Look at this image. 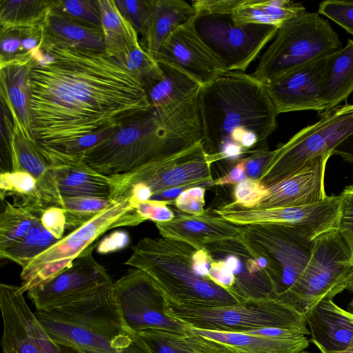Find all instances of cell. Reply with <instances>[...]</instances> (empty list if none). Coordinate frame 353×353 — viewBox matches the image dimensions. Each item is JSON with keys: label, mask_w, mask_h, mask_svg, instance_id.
<instances>
[{"label": "cell", "mask_w": 353, "mask_h": 353, "mask_svg": "<svg viewBox=\"0 0 353 353\" xmlns=\"http://www.w3.org/2000/svg\"><path fill=\"white\" fill-rule=\"evenodd\" d=\"M3 353H81L53 340L30 309L20 286L0 285Z\"/></svg>", "instance_id": "e0dca14e"}, {"label": "cell", "mask_w": 353, "mask_h": 353, "mask_svg": "<svg viewBox=\"0 0 353 353\" xmlns=\"http://www.w3.org/2000/svg\"><path fill=\"white\" fill-rule=\"evenodd\" d=\"M240 229L247 248L267 261L273 297L281 300L303 272L313 239L304 230L284 224L240 225Z\"/></svg>", "instance_id": "8fae6325"}, {"label": "cell", "mask_w": 353, "mask_h": 353, "mask_svg": "<svg viewBox=\"0 0 353 353\" xmlns=\"http://www.w3.org/2000/svg\"><path fill=\"white\" fill-rule=\"evenodd\" d=\"M328 158L317 157L294 173L268 187L269 194L255 208L297 207L316 203L327 196L325 172Z\"/></svg>", "instance_id": "603a6c76"}, {"label": "cell", "mask_w": 353, "mask_h": 353, "mask_svg": "<svg viewBox=\"0 0 353 353\" xmlns=\"http://www.w3.org/2000/svg\"><path fill=\"white\" fill-rule=\"evenodd\" d=\"M0 215V250L19 241L33 228L40 217L4 199Z\"/></svg>", "instance_id": "d590c367"}, {"label": "cell", "mask_w": 353, "mask_h": 353, "mask_svg": "<svg viewBox=\"0 0 353 353\" xmlns=\"http://www.w3.org/2000/svg\"><path fill=\"white\" fill-rule=\"evenodd\" d=\"M196 15L194 8L183 0H153L152 10L144 36L148 54L157 61L165 39L179 26Z\"/></svg>", "instance_id": "f1b7e54d"}, {"label": "cell", "mask_w": 353, "mask_h": 353, "mask_svg": "<svg viewBox=\"0 0 353 353\" xmlns=\"http://www.w3.org/2000/svg\"><path fill=\"white\" fill-rule=\"evenodd\" d=\"M212 163L201 142H199L166 159L110 175L112 186L111 198L124 197L132 185L139 183L148 185L152 196L172 188L188 189L212 183Z\"/></svg>", "instance_id": "4fadbf2b"}, {"label": "cell", "mask_w": 353, "mask_h": 353, "mask_svg": "<svg viewBox=\"0 0 353 353\" xmlns=\"http://www.w3.org/2000/svg\"><path fill=\"white\" fill-rule=\"evenodd\" d=\"M98 243L97 241L86 248L70 268L28 291L37 310L79 300L113 285L105 267L93 257L92 252Z\"/></svg>", "instance_id": "d6986e66"}, {"label": "cell", "mask_w": 353, "mask_h": 353, "mask_svg": "<svg viewBox=\"0 0 353 353\" xmlns=\"http://www.w3.org/2000/svg\"><path fill=\"white\" fill-rule=\"evenodd\" d=\"M42 27L44 34L55 40L83 50L105 52L102 30L76 21L54 6L48 12Z\"/></svg>", "instance_id": "4dcf8cb0"}, {"label": "cell", "mask_w": 353, "mask_h": 353, "mask_svg": "<svg viewBox=\"0 0 353 353\" xmlns=\"http://www.w3.org/2000/svg\"><path fill=\"white\" fill-rule=\"evenodd\" d=\"M59 240V239H57L50 231L43 226L35 248V257L48 250Z\"/></svg>", "instance_id": "94428289"}, {"label": "cell", "mask_w": 353, "mask_h": 353, "mask_svg": "<svg viewBox=\"0 0 353 353\" xmlns=\"http://www.w3.org/2000/svg\"><path fill=\"white\" fill-rule=\"evenodd\" d=\"M132 250L124 264L148 273L169 303L217 307L246 300L210 279L214 260L204 248L161 236L143 238Z\"/></svg>", "instance_id": "3957f363"}, {"label": "cell", "mask_w": 353, "mask_h": 353, "mask_svg": "<svg viewBox=\"0 0 353 353\" xmlns=\"http://www.w3.org/2000/svg\"><path fill=\"white\" fill-rule=\"evenodd\" d=\"M205 188L201 186L184 190L174 200L175 206L182 212L201 215L205 209Z\"/></svg>", "instance_id": "681fc988"}, {"label": "cell", "mask_w": 353, "mask_h": 353, "mask_svg": "<svg viewBox=\"0 0 353 353\" xmlns=\"http://www.w3.org/2000/svg\"><path fill=\"white\" fill-rule=\"evenodd\" d=\"M268 194V188L258 179L248 178L236 185L232 203L243 208H255Z\"/></svg>", "instance_id": "ee69618b"}, {"label": "cell", "mask_w": 353, "mask_h": 353, "mask_svg": "<svg viewBox=\"0 0 353 353\" xmlns=\"http://www.w3.org/2000/svg\"><path fill=\"white\" fill-rule=\"evenodd\" d=\"M112 285L34 314L53 340L81 353H150L139 334L125 324Z\"/></svg>", "instance_id": "277c9868"}, {"label": "cell", "mask_w": 353, "mask_h": 353, "mask_svg": "<svg viewBox=\"0 0 353 353\" xmlns=\"http://www.w3.org/2000/svg\"><path fill=\"white\" fill-rule=\"evenodd\" d=\"M194 144L166 130L151 109L117 128L83 159L96 172L110 176L166 159Z\"/></svg>", "instance_id": "5b68a950"}, {"label": "cell", "mask_w": 353, "mask_h": 353, "mask_svg": "<svg viewBox=\"0 0 353 353\" xmlns=\"http://www.w3.org/2000/svg\"><path fill=\"white\" fill-rule=\"evenodd\" d=\"M118 61L140 79L147 91L164 77L160 65L141 45Z\"/></svg>", "instance_id": "74e56055"}, {"label": "cell", "mask_w": 353, "mask_h": 353, "mask_svg": "<svg viewBox=\"0 0 353 353\" xmlns=\"http://www.w3.org/2000/svg\"><path fill=\"white\" fill-rule=\"evenodd\" d=\"M196 19L197 14L165 39L159 50L157 61L174 66L205 85L227 70L221 58L197 31Z\"/></svg>", "instance_id": "ffe728a7"}, {"label": "cell", "mask_w": 353, "mask_h": 353, "mask_svg": "<svg viewBox=\"0 0 353 353\" xmlns=\"http://www.w3.org/2000/svg\"><path fill=\"white\" fill-rule=\"evenodd\" d=\"M197 31L223 61L227 71L243 72L276 36L278 28L235 23L230 15L199 17Z\"/></svg>", "instance_id": "5bb4252c"}, {"label": "cell", "mask_w": 353, "mask_h": 353, "mask_svg": "<svg viewBox=\"0 0 353 353\" xmlns=\"http://www.w3.org/2000/svg\"><path fill=\"white\" fill-rule=\"evenodd\" d=\"M145 221L133 207L130 196L117 199L108 209L63 236L22 269L21 291L28 292L70 268L86 248L110 230L136 226Z\"/></svg>", "instance_id": "ba28073f"}, {"label": "cell", "mask_w": 353, "mask_h": 353, "mask_svg": "<svg viewBox=\"0 0 353 353\" xmlns=\"http://www.w3.org/2000/svg\"><path fill=\"white\" fill-rule=\"evenodd\" d=\"M105 52L119 60L140 46L138 33L120 13L114 0H98Z\"/></svg>", "instance_id": "1f68e13d"}, {"label": "cell", "mask_w": 353, "mask_h": 353, "mask_svg": "<svg viewBox=\"0 0 353 353\" xmlns=\"http://www.w3.org/2000/svg\"><path fill=\"white\" fill-rule=\"evenodd\" d=\"M311 341L321 353H353V314L322 299L305 314Z\"/></svg>", "instance_id": "d4e9b609"}, {"label": "cell", "mask_w": 353, "mask_h": 353, "mask_svg": "<svg viewBox=\"0 0 353 353\" xmlns=\"http://www.w3.org/2000/svg\"><path fill=\"white\" fill-rule=\"evenodd\" d=\"M347 310L353 314V299L348 304Z\"/></svg>", "instance_id": "be15d7a7"}, {"label": "cell", "mask_w": 353, "mask_h": 353, "mask_svg": "<svg viewBox=\"0 0 353 353\" xmlns=\"http://www.w3.org/2000/svg\"><path fill=\"white\" fill-rule=\"evenodd\" d=\"M167 314L181 324L198 329L244 332L263 328L286 329L310 334L305 315L274 297L246 299L217 307L182 306L168 303Z\"/></svg>", "instance_id": "52a82bcc"}, {"label": "cell", "mask_w": 353, "mask_h": 353, "mask_svg": "<svg viewBox=\"0 0 353 353\" xmlns=\"http://www.w3.org/2000/svg\"><path fill=\"white\" fill-rule=\"evenodd\" d=\"M130 197L132 205L150 200L152 192L150 188L144 183H139L132 185L125 194L124 197Z\"/></svg>", "instance_id": "680465c9"}, {"label": "cell", "mask_w": 353, "mask_h": 353, "mask_svg": "<svg viewBox=\"0 0 353 353\" xmlns=\"http://www.w3.org/2000/svg\"><path fill=\"white\" fill-rule=\"evenodd\" d=\"M254 1L248 0L244 5L235 10L230 15L232 20L239 25L258 24L276 27L270 19L253 6Z\"/></svg>", "instance_id": "816d5d0a"}, {"label": "cell", "mask_w": 353, "mask_h": 353, "mask_svg": "<svg viewBox=\"0 0 353 353\" xmlns=\"http://www.w3.org/2000/svg\"><path fill=\"white\" fill-rule=\"evenodd\" d=\"M32 65V63L0 65V101L9 110L14 128L28 139L36 141L32 132L29 83Z\"/></svg>", "instance_id": "83f0119b"}, {"label": "cell", "mask_w": 353, "mask_h": 353, "mask_svg": "<svg viewBox=\"0 0 353 353\" xmlns=\"http://www.w3.org/2000/svg\"><path fill=\"white\" fill-rule=\"evenodd\" d=\"M170 203V201L150 199L132 205L146 220H151L156 223L169 221L175 216L168 207Z\"/></svg>", "instance_id": "f907efd6"}, {"label": "cell", "mask_w": 353, "mask_h": 353, "mask_svg": "<svg viewBox=\"0 0 353 353\" xmlns=\"http://www.w3.org/2000/svg\"><path fill=\"white\" fill-rule=\"evenodd\" d=\"M318 12L353 35V0H327L319 4Z\"/></svg>", "instance_id": "bcb514c9"}, {"label": "cell", "mask_w": 353, "mask_h": 353, "mask_svg": "<svg viewBox=\"0 0 353 353\" xmlns=\"http://www.w3.org/2000/svg\"><path fill=\"white\" fill-rule=\"evenodd\" d=\"M353 276V255L337 229L313 239L308 263L292 289L280 300L305 314L322 299L347 290Z\"/></svg>", "instance_id": "9c48e42d"}, {"label": "cell", "mask_w": 353, "mask_h": 353, "mask_svg": "<svg viewBox=\"0 0 353 353\" xmlns=\"http://www.w3.org/2000/svg\"><path fill=\"white\" fill-rule=\"evenodd\" d=\"M208 274L210 279L216 284L236 292L234 288L235 284L234 276L223 261L214 260L210 265Z\"/></svg>", "instance_id": "9f6ffc18"}, {"label": "cell", "mask_w": 353, "mask_h": 353, "mask_svg": "<svg viewBox=\"0 0 353 353\" xmlns=\"http://www.w3.org/2000/svg\"><path fill=\"white\" fill-rule=\"evenodd\" d=\"M299 353H310V352H307V351H305V350H303V351H301V352H299Z\"/></svg>", "instance_id": "e7e4bbea"}, {"label": "cell", "mask_w": 353, "mask_h": 353, "mask_svg": "<svg viewBox=\"0 0 353 353\" xmlns=\"http://www.w3.org/2000/svg\"><path fill=\"white\" fill-rule=\"evenodd\" d=\"M53 6L76 21L102 30L98 0H54Z\"/></svg>", "instance_id": "ab89813d"}, {"label": "cell", "mask_w": 353, "mask_h": 353, "mask_svg": "<svg viewBox=\"0 0 353 353\" xmlns=\"http://www.w3.org/2000/svg\"><path fill=\"white\" fill-rule=\"evenodd\" d=\"M327 57L298 68L265 85L279 114L303 110L325 112L321 79Z\"/></svg>", "instance_id": "44dd1931"}, {"label": "cell", "mask_w": 353, "mask_h": 353, "mask_svg": "<svg viewBox=\"0 0 353 353\" xmlns=\"http://www.w3.org/2000/svg\"><path fill=\"white\" fill-rule=\"evenodd\" d=\"M117 8L137 33L143 37L150 19L153 0H116Z\"/></svg>", "instance_id": "b9f144b4"}, {"label": "cell", "mask_w": 353, "mask_h": 353, "mask_svg": "<svg viewBox=\"0 0 353 353\" xmlns=\"http://www.w3.org/2000/svg\"><path fill=\"white\" fill-rule=\"evenodd\" d=\"M138 334L150 353H194L183 334L150 329Z\"/></svg>", "instance_id": "f35d334b"}, {"label": "cell", "mask_w": 353, "mask_h": 353, "mask_svg": "<svg viewBox=\"0 0 353 353\" xmlns=\"http://www.w3.org/2000/svg\"><path fill=\"white\" fill-rule=\"evenodd\" d=\"M43 37L42 25L1 29L0 65L33 63L41 53Z\"/></svg>", "instance_id": "d6a6232c"}, {"label": "cell", "mask_w": 353, "mask_h": 353, "mask_svg": "<svg viewBox=\"0 0 353 353\" xmlns=\"http://www.w3.org/2000/svg\"><path fill=\"white\" fill-rule=\"evenodd\" d=\"M253 6L270 19L277 28L306 12L301 3L289 0H255Z\"/></svg>", "instance_id": "7bdbcfd3"}, {"label": "cell", "mask_w": 353, "mask_h": 353, "mask_svg": "<svg viewBox=\"0 0 353 353\" xmlns=\"http://www.w3.org/2000/svg\"><path fill=\"white\" fill-rule=\"evenodd\" d=\"M334 154L346 161L353 162V132L335 148L332 152Z\"/></svg>", "instance_id": "91938a15"}, {"label": "cell", "mask_w": 353, "mask_h": 353, "mask_svg": "<svg viewBox=\"0 0 353 353\" xmlns=\"http://www.w3.org/2000/svg\"><path fill=\"white\" fill-rule=\"evenodd\" d=\"M325 112L339 106L353 92V40L327 57L321 79Z\"/></svg>", "instance_id": "f546056e"}, {"label": "cell", "mask_w": 353, "mask_h": 353, "mask_svg": "<svg viewBox=\"0 0 353 353\" xmlns=\"http://www.w3.org/2000/svg\"><path fill=\"white\" fill-rule=\"evenodd\" d=\"M116 199L94 196L62 197L61 208L65 215V229L73 231L108 209Z\"/></svg>", "instance_id": "8d00e7d4"}, {"label": "cell", "mask_w": 353, "mask_h": 353, "mask_svg": "<svg viewBox=\"0 0 353 353\" xmlns=\"http://www.w3.org/2000/svg\"><path fill=\"white\" fill-rule=\"evenodd\" d=\"M201 143L211 162L235 160L264 143L279 113L266 87L251 74L226 71L203 85Z\"/></svg>", "instance_id": "7a4b0ae2"}, {"label": "cell", "mask_w": 353, "mask_h": 353, "mask_svg": "<svg viewBox=\"0 0 353 353\" xmlns=\"http://www.w3.org/2000/svg\"><path fill=\"white\" fill-rule=\"evenodd\" d=\"M40 221L46 230L50 231L57 239L63 236L65 230V215L60 207H51L46 209L41 214Z\"/></svg>", "instance_id": "f5cc1de1"}, {"label": "cell", "mask_w": 353, "mask_h": 353, "mask_svg": "<svg viewBox=\"0 0 353 353\" xmlns=\"http://www.w3.org/2000/svg\"><path fill=\"white\" fill-rule=\"evenodd\" d=\"M112 294L127 326L139 333L150 329L184 334V326L166 312L168 302L145 271L130 270L112 285Z\"/></svg>", "instance_id": "9a60e30c"}, {"label": "cell", "mask_w": 353, "mask_h": 353, "mask_svg": "<svg viewBox=\"0 0 353 353\" xmlns=\"http://www.w3.org/2000/svg\"><path fill=\"white\" fill-rule=\"evenodd\" d=\"M339 196H327L323 201L307 205L246 209L228 203L214 211L226 221L238 225L284 224L300 228L314 239L337 228Z\"/></svg>", "instance_id": "ac0fdd59"}, {"label": "cell", "mask_w": 353, "mask_h": 353, "mask_svg": "<svg viewBox=\"0 0 353 353\" xmlns=\"http://www.w3.org/2000/svg\"><path fill=\"white\" fill-rule=\"evenodd\" d=\"M347 290L353 292V276L347 287Z\"/></svg>", "instance_id": "6125c7cd"}, {"label": "cell", "mask_w": 353, "mask_h": 353, "mask_svg": "<svg viewBox=\"0 0 353 353\" xmlns=\"http://www.w3.org/2000/svg\"><path fill=\"white\" fill-rule=\"evenodd\" d=\"M273 154L274 150L267 148L252 151L250 155L245 158L246 174L251 179H258Z\"/></svg>", "instance_id": "db71d44e"}, {"label": "cell", "mask_w": 353, "mask_h": 353, "mask_svg": "<svg viewBox=\"0 0 353 353\" xmlns=\"http://www.w3.org/2000/svg\"><path fill=\"white\" fill-rule=\"evenodd\" d=\"M54 0H0L1 29L42 25Z\"/></svg>", "instance_id": "e575fe53"}, {"label": "cell", "mask_w": 353, "mask_h": 353, "mask_svg": "<svg viewBox=\"0 0 353 353\" xmlns=\"http://www.w3.org/2000/svg\"><path fill=\"white\" fill-rule=\"evenodd\" d=\"M41 50L29 74L32 132L39 145L65 152L82 137L119 128L152 109L140 79L105 52L45 34Z\"/></svg>", "instance_id": "6da1fadb"}, {"label": "cell", "mask_w": 353, "mask_h": 353, "mask_svg": "<svg viewBox=\"0 0 353 353\" xmlns=\"http://www.w3.org/2000/svg\"><path fill=\"white\" fill-rule=\"evenodd\" d=\"M38 145L40 152L55 172L62 197L84 196L111 198L112 186L110 176L101 174L91 168L84 161L83 157Z\"/></svg>", "instance_id": "cb8c5ba5"}, {"label": "cell", "mask_w": 353, "mask_h": 353, "mask_svg": "<svg viewBox=\"0 0 353 353\" xmlns=\"http://www.w3.org/2000/svg\"><path fill=\"white\" fill-rule=\"evenodd\" d=\"M248 0H195L192 1L197 16L231 15Z\"/></svg>", "instance_id": "c3c4849f"}, {"label": "cell", "mask_w": 353, "mask_h": 353, "mask_svg": "<svg viewBox=\"0 0 353 353\" xmlns=\"http://www.w3.org/2000/svg\"><path fill=\"white\" fill-rule=\"evenodd\" d=\"M352 132L353 104L339 105L324 112L316 122L274 150L258 179L268 188L315 158L329 159L335 148Z\"/></svg>", "instance_id": "30bf717a"}, {"label": "cell", "mask_w": 353, "mask_h": 353, "mask_svg": "<svg viewBox=\"0 0 353 353\" xmlns=\"http://www.w3.org/2000/svg\"><path fill=\"white\" fill-rule=\"evenodd\" d=\"M13 130L11 114L5 104L1 101L0 174L11 172L14 170L12 144Z\"/></svg>", "instance_id": "f6af8a7d"}, {"label": "cell", "mask_w": 353, "mask_h": 353, "mask_svg": "<svg viewBox=\"0 0 353 353\" xmlns=\"http://www.w3.org/2000/svg\"><path fill=\"white\" fill-rule=\"evenodd\" d=\"M43 225L39 219L30 231L14 245L0 250L1 259L10 260L22 269L25 268L35 257V248Z\"/></svg>", "instance_id": "60d3db41"}, {"label": "cell", "mask_w": 353, "mask_h": 353, "mask_svg": "<svg viewBox=\"0 0 353 353\" xmlns=\"http://www.w3.org/2000/svg\"><path fill=\"white\" fill-rule=\"evenodd\" d=\"M184 326V339L194 353H299L310 345L299 331L263 328L244 332Z\"/></svg>", "instance_id": "2e32d148"}, {"label": "cell", "mask_w": 353, "mask_h": 353, "mask_svg": "<svg viewBox=\"0 0 353 353\" xmlns=\"http://www.w3.org/2000/svg\"><path fill=\"white\" fill-rule=\"evenodd\" d=\"M159 64L165 74L147 91L152 109L166 130L193 143L201 142L203 85L174 66Z\"/></svg>", "instance_id": "7c38bea8"}, {"label": "cell", "mask_w": 353, "mask_h": 353, "mask_svg": "<svg viewBox=\"0 0 353 353\" xmlns=\"http://www.w3.org/2000/svg\"><path fill=\"white\" fill-rule=\"evenodd\" d=\"M11 196L13 205L22 208L41 217L46 210L37 188L35 179L24 171L1 173L0 197L1 201Z\"/></svg>", "instance_id": "836d02e7"}, {"label": "cell", "mask_w": 353, "mask_h": 353, "mask_svg": "<svg viewBox=\"0 0 353 353\" xmlns=\"http://www.w3.org/2000/svg\"><path fill=\"white\" fill-rule=\"evenodd\" d=\"M339 196V214L336 229L353 255V184L345 187Z\"/></svg>", "instance_id": "7dc6e473"}, {"label": "cell", "mask_w": 353, "mask_h": 353, "mask_svg": "<svg viewBox=\"0 0 353 353\" xmlns=\"http://www.w3.org/2000/svg\"><path fill=\"white\" fill-rule=\"evenodd\" d=\"M343 48L338 34L319 12H305L285 22L263 53L253 73L269 85L288 72Z\"/></svg>", "instance_id": "8992f818"}, {"label": "cell", "mask_w": 353, "mask_h": 353, "mask_svg": "<svg viewBox=\"0 0 353 353\" xmlns=\"http://www.w3.org/2000/svg\"><path fill=\"white\" fill-rule=\"evenodd\" d=\"M245 160L240 159L234 167L225 175L214 180L212 185H223L227 184L238 183L245 179Z\"/></svg>", "instance_id": "6f0895ef"}, {"label": "cell", "mask_w": 353, "mask_h": 353, "mask_svg": "<svg viewBox=\"0 0 353 353\" xmlns=\"http://www.w3.org/2000/svg\"><path fill=\"white\" fill-rule=\"evenodd\" d=\"M215 261H223L233 274L234 290L245 299L273 297V288L268 272L263 268L243 240H227L205 248Z\"/></svg>", "instance_id": "7402d4cb"}, {"label": "cell", "mask_w": 353, "mask_h": 353, "mask_svg": "<svg viewBox=\"0 0 353 353\" xmlns=\"http://www.w3.org/2000/svg\"><path fill=\"white\" fill-rule=\"evenodd\" d=\"M161 236L182 240L195 245L205 246L227 240H241L240 225L218 215L213 209L201 215L181 213L172 220L154 223Z\"/></svg>", "instance_id": "484cf974"}, {"label": "cell", "mask_w": 353, "mask_h": 353, "mask_svg": "<svg viewBox=\"0 0 353 353\" xmlns=\"http://www.w3.org/2000/svg\"><path fill=\"white\" fill-rule=\"evenodd\" d=\"M14 171H24L36 180L45 210L61 206L57 175L50 163L39 149L36 141L26 137L14 128L12 136Z\"/></svg>", "instance_id": "4316f807"}, {"label": "cell", "mask_w": 353, "mask_h": 353, "mask_svg": "<svg viewBox=\"0 0 353 353\" xmlns=\"http://www.w3.org/2000/svg\"><path fill=\"white\" fill-rule=\"evenodd\" d=\"M130 243V236L127 232L115 230L99 241L97 250L100 254H108L123 249Z\"/></svg>", "instance_id": "11a10c76"}]
</instances>
